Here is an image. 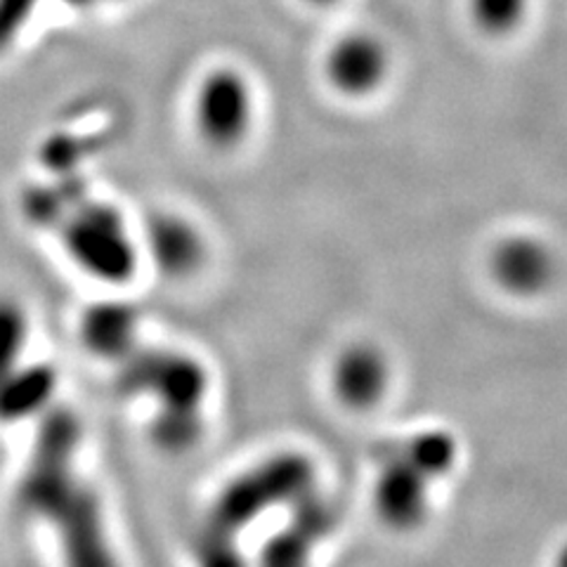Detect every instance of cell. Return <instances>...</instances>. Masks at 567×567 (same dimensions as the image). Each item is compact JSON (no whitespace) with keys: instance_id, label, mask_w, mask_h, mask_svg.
<instances>
[{"instance_id":"cell-17","label":"cell","mask_w":567,"mask_h":567,"mask_svg":"<svg viewBox=\"0 0 567 567\" xmlns=\"http://www.w3.org/2000/svg\"><path fill=\"white\" fill-rule=\"evenodd\" d=\"M39 0H0V50L8 48L14 35L29 22Z\"/></svg>"},{"instance_id":"cell-13","label":"cell","mask_w":567,"mask_h":567,"mask_svg":"<svg viewBox=\"0 0 567 567\" xmlns=\"http://www.w3.org/2000/svg\"><path fill=\"white\" fill-rule=\"evenodd\" d=\"M27 341V317L12 300H0V383L20 369Z\"/></svg>"},{"instance_id":"cell-19","label":"cell","mask_w":567,"mask_h":567,"mask_svg":"<svg viewBox=\"0 0 567 567\" xmlns=\"http://www.w3.org/2000/svg\"><path fill=\"white\" fill-rule=\"evenodd\" d=\"M306 3H310V6H319V8H324V6H331V3H336V0H306Z\"/></svg>"},{"instance_id":"cell-11","label":"cell","mask_w":567,"mask_h":567,"mask_svg":"<svg viewBox=\"0 0 567 567\" xmlns=\"http://www.w3.org/2000/svg\"><path fill=\"white\" fill-rule=\"evenodd\" d=\"M150 248L158 268L168 275H187L202 260V241L194 229L171 216L156 218L150 225Z\"/></svg>"},{"instance_id":"cell-1","label":"cell","mask_w":567,"mask_h":567,"mask_svg":"<svg viewBox=\"0 0 567 567\" xmlns=\"http://www.w3.org/2000/svg\"><path fill=\"white\" fill-rule=\"evenodd\" d=\"M76 442V419L69 412H52L43 421L20 485V502L24 511L58 527L71 563L104 565L112 558L106 554L95 496L74 473Z\"/></svg>"},{"instance_id":"cell-2","label":"cell","mask_w":567,"mask_h":567,"mask_svg":"<svg viewBox=\"0 0 567 567\" xmlns=\"http://www.w3.org/2000/svg\"><path fill=\"white\" fill-rule=\"evenodd\" d=\"M456 440L445 431H423L395 442L379 454V516L398 529L423 523L431 506V487L456 464Z\"/></svg>"},{"instance_id":"cell-4","label":"cell","mask_w":567,"mask_h":567,"mask_svg":"<svg viewBox=\"0 0 567 567\" xmlns=\"http://www.w3.org/2000/svg\"><path fill=\"white\" fill-rule=\"evenodd\" d=\"M64 216L55 225L74 260L91 275L123 281L135 272V248L112 206L87 199L79 177H69L60 187Z\"/></svg>"},{"instance_id":"cell-8","label":"cell","mask_w":567,"mask_h":567,"mask_svg":"<svg viewBox=\"0 0 567 567\" xmlns=\"http://www.w3.org/2000/svg\"><path fill=\"white\" fill-rule=\"evenodd\" d=\"M492 275L513 296H539L556 275V260L539 239L511 237L494 248Z\"/></svg>"},{"instance_id":"cell-16","label":"cell","mask_w":567,"mask_h":567,"mask_svg":"<svg viewBox=\"0 0 567 567\" xmlns=\"http://www.w3.org/2000/svg\"><path fill=\"white\" fill-rule=\"evenodd\" d=\"M310 548H312V542L306 539L293 527H289L287 532H281L279 537H275L268 546H265V560L272 565H296L308 558Z\"/></svg>"},{"instance_id":"cell-10","label":"cell","mask_w":567,"mask_h":567,"mask_svg":"<svg viewBox=\"0 0 567 567\" xmlns=\"http://www.w3.org/2000/svg\"><path fill=\"white\" fill-rule=\"evenodd\" d=\"M83 339L100 358L121 360L135 348V312L123 303H100L83 319Z\"/></svg>"},{"instance_id":"cell-15","label":"cell","mask_w":567,"mask_h":567,"mask_svg":"<svg viewBox=\"0 0 567 567\" xmlns=\"http://www.w3.org/2000/svg\"><path fill=\"white\" fill-rule=\"evenodd\" d=\"M199 433V412H158L154 421V435L166 450H185Z\"/></svg>"},{"instance_id":"cell-14","label":"cell","mask_w":567,"mask_h":567,"mask_svg":"<svg viewBox=\"0 0 567 567\" xmlns=\"http://www.w3.org/2000/svg\"><path fill=\"white\" fill-rule=\"evenodd\" d=\"M473 22L492 35L516 31L529 10V0H468Z\"/></svg>"},{"instance_id":"cell-3","label":"cell","mask_w":567,"mask_h":567,"mask_svg":"<svg viewBox=\"0 0 567 567\" xmlns=\"http://www.w3.org/2000/svg\"><path fill=\"white\" fill-rule=\"evenodd\" d=\"M315 483L312 464L300 454H279L265 461L258 468L244 473L229 485L210 508L208 518V560L220 554L218 560H233V542L244 527L256 523L262 513L281 504H296L308 494Z\"/></svg>"},{"instance_id":"cell-12","label":"cell","mask_w":567,"mask_h":567,"mask_svg":"<svg viewBox=\"0 0 567 567\" xmlns=\"http://www.w3.org/2000/svg\"><path fill=\"white\" fill-rule=\"evenodd\" d=\"M52 390L55 374L48 367H20L0 383V421H20L43 410Z\"/></svg>"},{"instance_id":"cell-6","label":"cell","mask_w":567,"mask_h":567,"mask_svg":"<svg viewBox=\"0 0 567 567\" xmlns=\"http://www.w3.org/2000/svg\"><path fill=\"white\" fill-rule=\"evenodd\" d=\"M251 121V91L235 69H216L197 93V123L202 135L218 147H229Z\"/></svg>"},{"instance_id":"cell-7","label":"cell","mask_w":567,"mask_h":567,"mask_svg":"<svg viewBox=\"0 0 567 567\" xmlns=\"http://www.w3.org/2000/svg\"><path fill=\"white\" fill-rule=\"evenodd\" d=\"M390 66L385 45L371 33H348L329 50L327 76L336 91L360 97L374 93Z\"/></svg>"},{"instance_id":"cell-18","label":"cell","mask_w":567,"mask_h":567,"mask_svg":"<svg viewBox=\"0 0 567 567\" xmlns=\"http://www.w3.org/2000/svg\"><path fill=\"white\" fill-rule=\"evenodd\" d=\"M62 3H66V6H71V8H85V6L95 3V0H62Z\"/></svg>"},{"instance_id":"cell-9","label":"cell","mask_w":567,"mask_h":567,"mask_svg":"<svg viewBox=\"0 0 567 567\" xmlns=\"http://www.w3.org/2000/svg\"><path fill=\"white\" fill-rule=\"evenodd\" d=\"M388 385V364L369 346L346 350L333 367V388L348 406L364 410L377 404Z\"/></svg>"},{"instance_id":"cell-5","label":"cell","mask_w":567,"mask_h":567,"mask_svg":"<svg viewBox=\"0 0 567 567\" xmlns=\"http://www.w3.org/2000/svg\"><path fill=\"white\" fill-rule=\"evenodd\" d=\"M118 383L128 395H152L158 412H199L206 393L204 369L192 358L166 350H137L123 354Z\"/></svg>"}]
</instances>
